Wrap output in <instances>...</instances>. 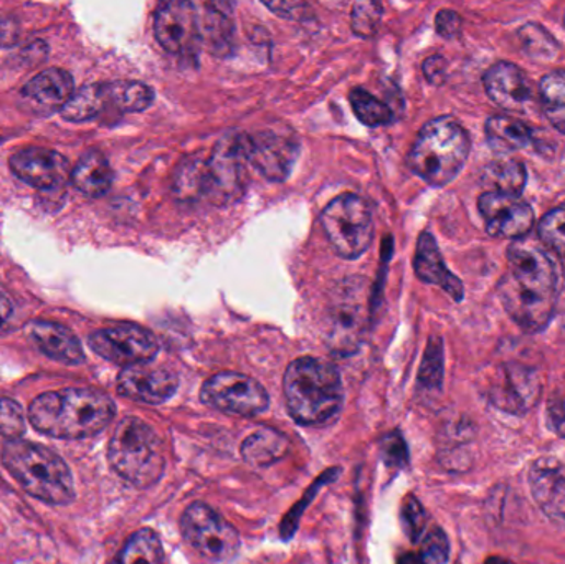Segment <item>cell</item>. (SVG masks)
I'll return each instance as SVG.
<instances>
[{
  "mask_svg": "<svg viewBox=\"0 0 565 564\" xmlns=\"http://www.w3.org/2000/svg\"><path fill=\"white\" fill-rule=\"evenodd\" d=\"M557 284L554 262L538 245L516 240L508 249V271L499 284V297L526 333L542 332L551 323Z\"/></svg>",
  "mask_w": 565,
  "mask_h": 564,
  "instance_id": "6da1fadb",
  "label": "cell"
},
{
  "mask_svg": "<svg viewBox=\"0 0 565 564\" xmlns=\"http://www.w3.org/2000/svg\"><path fill=\"white\" fill-rule=\"evenodd\" d=\"M116 414L113 399L96 389L45 392L31 404L28 419L54 439H88L105 430Z\"/></svg>",
  "mask_w": 565,
  "mask_h": 564,
  "instance_id": "7a4b0ae2",
  "label": "cell"
},
{
  "mask_svg": "<svg viewBox=\"0 0 565 564\" xmlns=\"http://www.w3.org/2000/svg\"><path fill=\"white\" fill-rule=\"evenodd\" d=\"M282 395L291 419L304 427L330 426L343 410L339 371L330 361L311 356L295 359L288 366Z\"/></svg>",
  "mask_w": 565,
  "mask_h": 564,
  "instance_id": "3957f363",
  "label": "cell"
},
{
  "mask_svg": "<svg viewBox=\"0 0 565 564\" xmlns=\"http://www.w3.org/2000/svg\"><path fill=\"white\" fill-rule=\"evenodd\" d=\"M249 148L246 135L223 136L212 154L191 158L187 164V189L193 203L209 200L214 206H229L245 194Z\"/></svg>",
  "mask_w": 565,
  "mask_h": 564,
  "instance_id": "277c9868",
  "label": "cell"
},
{
  "mask_svg": "<svg viewBox=\"0 0 565 564\" xmlns=\"http://www.w3.org/2000/svg\"><path fill=\"white\" fill-rule=\"evenodd\" d=\"M470 149L466 129L457 119L440 116L418 133L408 152V168L430 186L443 187L461 173Z\"/></svg>",
  "mask_w": 565,
  "mask_h": 564,
  "instance_id": "5b68a950",
  "label": "cell"
},
{
  "mask_svg": "<svg viewBox=\"0 0 565 564\" xmlns=\"http://www.w3.org/2000/svg\"><path fill=\"white\" fill-rule=\"evenodd\" d=\"M2 463L32 497L48 505L73 502V475L64 459L48 447L11 440L2 450Z\"/></svg>",
  "mask_w": 565,
  "mask_h": 564,
  "instance_id": "8992f818",
  "label": "cell"
},
{
  "mask_svg": "<svg viewBox=\"0 0 565 564\" xmlns=\"http://www.w3.org/2000/svg\"><path fill=\"white\" fill-rule=\"evenodd\" d=\"M108 459L113 470L138 488L151 487L164 473L161 439L138 417H126L118 424L109 440Z\"/></svg>",
  "mask_w": 565,
  "mask_h": 564,
  "instance_id": "52a82bcc",
  "label": "cell"
},
{
  "mask_svg": "<svg viewBox=\"0 0 565 564\" xmlns=\"http://www.w3.org/2000/svg\"><path fill=\"white\" fill-rule=\"evenodd\" d=\"M369 281L349 278L334 288L324 313V339L334 355L359 349L369 323Z\"/></svg>",
  "mask_w": 565,
  "mask_h": 564,
  "instance_id": "ba28073f",
  "label": "cell"
},
{
  "mask_svg": "<svg viewBox=\"0 0 565 564\" xmlns=\"http://www.w3.org/2000/svg\"><path fill=\"white\" fill-rule=\"evenodd\" d=\"M321 223L331 248L341 258H359L372 244V210L356 194H341L331 200L321 212Z\"/></svg>",
  "mask_w": 565,
  "mask_h": 564,
  "instance_id": "9c48e42d",
  "label": "cell"
},
{
  "mask_svg": "<svg viewBox=\"0 0 565 564\" xmlns=\"http://www.w3.org/2000/svg\"><path fill=\"white\" fill-rule=\"evenodd\" d=\"M181 531L194 550L214 563L233 560L240 550V534L222 515L209 505H191L182 514Z\"/></svg>",
  "mask_w": 565,
  "mask_h": 564,
  "instance_id": "30bf717a",
  "label": "cell"
},
{
  "mask_svg": "<svg viewBox=\"0 0 565 564\" xmlns=\"http://www.w3.org/2000/svg\"><path fill=\"white\" fill-rule=\"evenodd\" d=\"M200 401L212 410L240 417H255L269 407L266 389L240 372H219L204 382Z\"/></svg>",
  "mask_w": 565,
  "mask_h": 564,
  "instance_id": "8fae6325",
  "label": "cell"
},
{
  "mask_svg": "<svg viewBox=\"0 0 565 564\" xmlns=\"http://www.w3.org/2000/svg\"><path fill=\"white\" fill-rule=\"evenodd\" d=\"M154 35L165 51L194 57L204 44V21L199 5L187 0L165 2L154 14Z\"/></svg>",
  "mask_w": 565,
  "mask_h": 564,
  "instance_id": "7c38bea8",
  "label": "cell"
},
{
  "mask_svg": "<svg viewBox=\"0 0 565 564\" xmlns=\"http://www.w3.org/2000/svg\"><path fill=\"white\" fill-rule=\"evenodd\" d=\"M88 343L96 355L125 368L148 365L159 352L155 336L132 323H122V325L99 330L88 338Z\"/></svg>",
  "mask_w": 565,
  "mask_h": 564,
  "instance_id": "4fadbf2b",
  "label": "cell"
},
{
  "mask_svg": "<svg viewBox=\"0 0 565 564\" xmlns=\"http://www.w3.org/2000/svg\"><path fill=\"white\" fill-rule=\"evenodd\" d=\"M249 163L272 183H282L290 176L298 158V142L291 136L263 131L246 135Z\"/></svg>",
  "mask_w": 565,
  "mask_h": 564,
  "instance_id": "5bb4252c",
  "label": "cell"
},
{
  "mask_svg": "<svg viewBox=\"0 0 565 564\" xmlns=\"http://www.w3.org/2000/svg\"><path fill=\"white\" fill-rule=\"evenodd\" d=\"M478 210L486 232L499 239L521 240L534 226V210L519 197L485 193L478 199Z\"/></svg>",
  "mask_w": 565,
  "mask_h": 564,
  "instance_id": "9a60e30c",
  "label": "cell"
},
{
  "mask_svg": "<svg viewBox=\"0 0 565 564\" xmlns=\"http://www.w3.org/2000/svg\"><path fill=\"white\" fill-rule=\"evenodd\" d=\"M9 166L19 180L37 189H57L71 177L70 164L65 156L37 146L15 152Z\"/></svg>",
  "mask_w": 565,
  "mask_h": 564,
  "instance_id": "2e32d148",
  "label": "cell"
},
{
  "mask_svg": "<svg viewBox=\"0 0 565 564\" xmlns=\"http://www.w3.org/2000/svg\"><path fill=\"white\" fill-rule=\"evenodd\" d=\"M178 379L174 372L158 366L138 365L123 369L118 376V392L142 404H164L177 391Z\"/></svg>",
  "mask_w": 565,
  "mask_h": 564,
  "instance_id": "e0dca14e",
  "label": "cell"
},
{
  "mask_svg": "<svg viewBox=\"0 0 565 564\" xmlns=\"http://www.w3.org/2000/svg\"><path fill=\"white\" fill-rule=\"evenodd\" d=\"M541 395L538 376L521 366H506L501 369L489 391V399L498 410L508 414H522L535 406Z\"/></svg>",
  "mask_w": 565,
  "mask_h": 564,
  "instance_id": "ac0fdd59",
  "label": "cell"
},
{
  "mask_svg": "<svg viewBox=\"0 0 565 564\" xmlns=\"http://www.w3.org/2000/svg\"><path fill=\"white\" fill-rule=\"evenodd\" d=\"M483 82L489 99L508 112L524 113L534 100L528 74L509 61L489 68Z\"/></svg>",
  "mask_w": 565,
  "mask_h": 564,
  "instance_id": "d6986e66",
  "label": "cell"
},
{
  "mask_svg": "<svg viewBox=\"0 0 565 564\" xmlns=\"http://www.w3.org/2000/svg\"><path fill=\"white\" fill-rule=\"evenodd\" d=\"M532 497L551 520L565 523V470L561 463L541 459L529 470Z\"/></svg>",
  "mask_w": 565,
  "mask_h": 564,
  "instance_id": "ffe728a7",
  "label": "cell"
},
{
  "mask_svg": "<svg viewBox=\"0 0 565 564\" xmlns=\"http://www.w3.org/2000/svg\"><path fill=\"white\" fill-rule=\"evenodd\" d=\"M73 93V77L61 68L42 71L22 90L25 102L44 113L61 112Z\"/></svg>",
  "mask_w": 565,
  "mask_h": 564,
  "instance_id": "44dd1931",
  "label": "cell"
},
{
  "mask_svg": "<svg viewBox=\"0 0 565 564\" xmlns=\"http://www.w3.org/2000/svg\"><path fill=\"white\" fill-rule=\"evenodd\" d=\"M414 271L425 284L443 288L454 301L463 300V284L458 280L457 275L448 271L443 257H441L440 249H438L437 240L430 232H424L418 237Z\"/></svg>",
  "mask_w": 565,
  "mask_h": 564,
  "instance_id": "7402d4cb",
  "label": "cell"
},
{
  "mask_svg": "<svg viewBox=\"0 0 565 564\" xmlns=\"http://www.w3.org/2000/svg\"><path fill=\"white\" fill-rule=\"evenodd\" d=\"M28 335L44 355L64 365L77 366L83 362L84 353L80 339L54 321H34Z\"/></svg>",
  "mask_w": 565,
  "mask_h": 564,
  "instance_id": "603a6c76",
  "label": "cell"
},
{
  "mask_svg": "<svg viewBox=\"0 0 565 564\" xmlns=\"http://www.w3.org/2000/svg\"><path fill=\"white\" fill-rule=\"evenodd\" d=\"M113 170L108 159L100 151H88L81 156L74 170L71 171L73 186L88 197L105 196L113 184Z\"/></svg>",
  "mask_w": 565,
  "mask_h": 564,
  "instance_id": "cb8c5ba5",
  "label": "cell"
},
{
  "mask_svg": "<svg viewBox=\"0 0 565 564\" xmlns=\"http://www.w3.org/2000/svg\"><path fill=\"white\" fill-rule=\"evenodd\" d=\"M486 139L499 154L528 149L534 142V133L524 122L511 116L496 115L486 122Z\"/></svg>",
  "mask_w": 565,
  "mask_h": 564,
  "instance_id": "d4e9b609",
  "label": "cell"
},
{
  "mask_svg": "<svg viewBox=\"0 0 565 564\" xmlns=\"http://www.w3.org/2000/svg\"><path fill=\"white\" fill-rule=\"evenodd\" d=\"M290 442L275 429H260L242 444V457L255 469H266L287 456Z\"/></svg>",
  "mask_w": 565,
  "mask_h": 564,
  "instance_id": "484cf974",
  "label": "cell"
},
{
  "mask_svg": "<svg viewBox=\"0 0 565 564\" xmlns=\"http://www.w3.org/2000/svg\"><path fill=\"white\" fill-rule=\"evenodd\" d=\"M483 181L488 186L489 193L519 197L524 191L528 171L524 164L516 159H496L486 168Z\"/></svg>",
  "mask_w": 565,
  "mask_h": 564,
  "instance_id": "4316f807",
  "label": "cell"
},
{
  "mask_svg": "<svg viewBox=\"0 0 565 564\" xmlns=\"http://www.w3.org/2000/svg\"><path fill=\"white\" fill-rule=\"evenodd\" d=\"M108 108L106 83H94L73 93L70 102L61 110V116L68 122H90Z\"/></svg>",
  "mask_w": 565,
  "mask_h": 564,
  "instance_id": "83f0119b",
  "label": "cell"
},
{
  "mask_svg": "<svg viewBox=\"0 0 565 564\" xmlns=\"http://www.w3.org/2000/svg\"><path fill=\"white\" fill-rule=\"evenodd\" d=\"M164 550L161 538L151 528L136 531L112 564H162Z\"/></svg>",
  "mask_w": 565,
  "mask_h": 564,
  "instance_id": "f1b7e54d",
  "label": "cell"
},
{
  "mask_svg": "<svg viewBox=\"0 0 565 564\" xmlns=\"http://www.w3.org/2000/svg\"><path fill=\"white\" fill-rule=\"evenodd\" d=\"M539 95L549 122L565 135V71L545 74L539 85Z\"/></svg>",
  "mask_w": 565,
  "mask_h": 564,
  "instance_id": "f546056e",
  "label": "cell"
},
{
  "mask_svg": "<svg viewBox=\"0 0 565 564\" xmlns=\"http://www.w3.org/2000/svg\"><path fill=\"white\" fill-rule=\"evenodd\" d=\"M106 93L108 105L122 113L145 112L154 102L152 89L139 82L106 83Z\"/></svg>",
  "mask_w": 565,
  "mask_h": 564,
  "instance_id": "4dcf8cb0",
  "label": "cell"
},
{
  "mask_svg": "<svg viewBox=\"0 0 565 564\" xmlns=\"http://www.w3.org/2000/svg\"><path fill=\"white\" fill-rule=\"evenodd\" d=\"M349 102L353 105L354 115L369 128H379L392 122L391 108L360 87L350 90Z\"/></svg>",
  "mask_w": 565,
  "mask_h": 564,
  "instance_id": "1f68e13d",
  "label": "cell"
},
{
  "mask_svg": "<svg viewBox=\"0 0 565 564\" xmlns=\"http://www.w3.org/2000/svg\"><path fill=\"white\" fill-rule=\"evenodd\" d=\"M519 41L526 55L538 60H551L557 54V42L539 25H524L519 31Z\"/></svg>",
  "mask_w": 565,
  "mask_h": 564,
  "instance_id": "d6a6232c",
  "label": "cell"
},
{
  "mask_svg": "<svg viewBox=\"0 0 565 564\" xmlns=\"http://www.w3.org/2000/svg\"><path fill=\"white\" fill-rule=\"evenodd\" d=\"M418 381L427 389L441 388V382H443V343L437 336L428 342L420 372H418Z\"/></svg>",
  "mask_w": 565,
  "mask_h": 564,
  "instance_id": "836d02e7",
  "label": "cell"
},
{
  "mask_svg": "<svg viewBox=\"0 0 565 564\" xmlns=\"http://www.w3.org/2000/svg\"><path fill=\"white\" fill-rule=\"evenodd\" d=\"M538 233L549 249L565 257V206L545 214L539 222Z\"/></svg>",
  "mask_w": 565,
  "mask_h": 564,
  "instance_id": "e575fe53",
  "label": "cell"
},
{
  "mask_svg": "<svg viewBox=\"0 0 565 564\" xmlns=\"http://www.w3.org/2000/svg\"><path fill=\"white\" fill-rule=\"evenodd\" d=\"M382 21V5L379 2H357L354 4L350 27L357 37L372 38Z\"/></svg>",
  "mask_w": 565,
  "mask_h": 564,
  "instance_id": "d590c367",
  "label": "cell"
},
{
  "mask_svg": "<svg viewBox=\"0 0 565 564\" xmlns=\"http://www.w3.org/2000/svg\"><path fill=\"white\" fill-rule=\"evenodd\" d=\"M25 433V414L14 399H0V434L11 442L21 440Z\"/></svg>",
  "mask_w": 565,
  "mask_h": 564,
  "instance_id": "8d00e7d4",
  "label": "cell"
},
{
  "mask_svg": "<svg viewBox=\"0 0 565 564\" xmlns=\"http://www.w3.org/2000/svg\"><path fill=\"white\" fill-rule=\"evenodd\" d=\"M402 528H404L405 534L411 538V541L418 543L427 533V511L422 507L420 502L415 497H407L402 504Z\"/></svg>",
  "mask_w": 565,
  "mask_h": 564,
  "instance_id": "74e56055",
  "label": "cell"
},
{
  "mask_svg": "<svg viewBox=\"0 0 565 564\" xmlns=\"http://www.w3.org/2000/svg\"><path fill=\"white\" fill-rule=\"evenodd\" d=\"M420 551L418 553L424 557L427 564H445L450 556V543H448L447 534L441 528H431L420 540Z\"/></svg>",
  "mask_w": 565,
  "mask_h": 564,
  "instance_id": "f35d334b",
  "label": "cell"
},
{
  "mask_svg": "<svg viewBox=\"0 0 565 564\" xmlns=\"http://www.w3.org/2000/svg\"><path fill=\"white\" fill-rule=\"evenodd\" d=\"M382 449H384V459L388 465L395 467V469L407 465V444H405L404 437L401 434L394 433L392 436H389Z\"/></svg>",
  "mask_w": 565,
  "mask_h": 564,
  "instance_id": "ab89813d",
  "label": "cell"
},
{
  "mask_svg": "<svg viewBox=\"0 0 565 564\" xmlns=\"http://www.w3.org/2000/svg\"><path fill=\"white\" fill-rule=\"evenodd\" d=\"M435 25H437V32L441 37L454 38L461 32V18L454 11H441L435 19Z\"/></svg>",
  "mask_w": 565,
  "mask_h": 564,
  "instance_id": "60d3db41",
  "label": "cell"
},
{
  "mask_svg": "<svg viewBox=\"0 0 565 564\" xmlns=\"http://www.w3.org/2000/svg\"><path fill=\"white\" fill-rule=\"evenodd\" d=\"M422 70H424L428 82L434 83V85H441L447 80L448 61L440 55H434V57L424 61Z\"/></svg>",
  "mask_w": 565,
  "mask_h": 564,
  "instance_id": "b9f144b4",
  "label": "cell"
},
{
  "mask_svg": "<svg viewBox=\"0 0 565 564\" xmlns=\"http://www.w3.org/2000/svg\"><path fill=\"white\" fill-rule=\"evenodd\" d=\"M18 38V27L9 19L0 15V47L12 45Z\"/></svg>",
  "mask_w": 565,
  "mask_h": 564,
  "instance_id": "7bdbcfd3",
  "label": "cell"
},
{
  "mask_svg": "<svg viewBox=\"0 0 565 564\" xmlns=\"http://www.w3.org/2000/svg\"><path fill=\"white\" fill-rule=\"evenodd\" d=\"M12 311H14V307H12L11 298L0 291V329L11 320Z\"/></svg>",
  "mask_w": 565,
  "mask_h": 564,
  "instance_id": "ee69618b",
  "label": "cell"
},
{
  "mask_svg": "<svg viewBox=\"0 0 565 564\" xmlns=\"http://www.w3.org/2000/svg\"><path fill=\"white\" fill-rule=\"evenodd\" d=\"M397 564H427L420 553H405L399 557Z\"/></svg>",
  "mask_w": 565,
  "mask_h": 564,
  "instance_id": "f6af8a7d",
  "label": "cell"
},
{
  "mask_svg": "<svg viewBox=\"0 0 565 564\" xmlns=\"http://www.w3.org/2000/svg\"><path fill=\"white\" fill-rule=\"evenodd\" d=\"M485 564H512L511 561L505 560L501 556H492L485 561Z\"/></svg>",
  "mask_w": 565,
  "mask_h": 564,
  "instance_id": "bcb514c9",
  "label": "cell"
}]
</instances>
